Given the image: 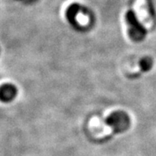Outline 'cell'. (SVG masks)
Instances as JSON below:
<instances>
[{"instance_id":"5","label":"cell","mask_w":156,"mask_h":156,"mask_svg":"<svg viewBox=\"0 0 156 156\" xmlns=\"http://www.w3.org/2000/svg\"><path fill=\"white\" fill-rule=\"evenodd\" d=\"M140 67L143 71H147V70L150 69L151 67V61L150 58H144L140 62Z\"/></svg>"},{"instance_id":"4","label":"cell","mask_w":156,"mask_h":156,"mask_svg":"<svg viewBox=\"0 0 156 156\" xmlns=\"http://www.w3.org/2000/svg\"><path fill=\"white\" fill-rule=\"evenodd\" d=\"M17 89L14 85L6 84L0 87V101L8 102L16 97Z\"/></svg>"},{"instance_id":"1","label":"cell","mask_w":156,"mask_h":156,"mask_svg":"<svg viewBox=\"0 0 156 156\" xmlns=\"http://www.w3.org/2000/svg\"><path fill=\"white\" fill-rule=\"evenodd\" d=\"M106 122L115 132H124L130 126L129 117L123 112H113L109 115Z\"/></svg>"},{"instance_id":"2","label":"cell","mask_w":156,"mask_h":156,"mask_svg":"<svg viewBox=\"0 0 156 156\" xmlns=\"http://www.w3.org/2000/svg\"><path fill=\"white\" fill-rule=\"evenodd\" d=\"M126 21L128 25V31L131 38L136 41H141L145 36L146 31L138 22L136 16L134 15L133 12L132 11L127 12L126 15Z\"/></svg>"},{"instance_id":"3","label":"cell","mask_w":156,"mask_h":156,"mask_svg":"<svg viewBox=\"0 0 156 156\" xmlns=\"http://www.w3.org/2000/svg\"><path fill=\"white\" fill-rule=\"evenodd\" d=\"M136 9L144 27L147 29H151L154 25V20L150 12V8L147 0H136Z\"/></svg>"}]
</instances>
